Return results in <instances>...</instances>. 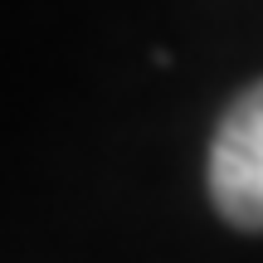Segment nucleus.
Wrapping results in <instances>:
<instances>
[{
	"mask_svg": "<svg viewBox=\"0 0 263 263\" xmlns=\"http://www.w3.org/2000/svg\"><path fill=\"white\" fill-rule=\"evenodd\" d=\"M210 200L234 229L263 234V78L224 107L215 127Z\"/></svg>",
	"mask_w": 263,
	"mask_h": 263,
	"instance_id": "1",
	"label": "nucleus"
}]
</instances>
